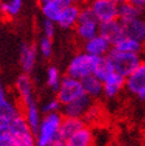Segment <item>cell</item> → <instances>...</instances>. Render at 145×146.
Listing matches in <instances>:
<instances>
[{"mask_svg": "<svg viewBox=\"0 0 145 146\" xmlns=\"http://www.w3.org/2000/svg\"><path fill=\"white\" fill-rule=\"evenodd\" d=\"M99 61L100 58L87 54L83 50L78 51V52L70 57V60L67 64L66 75L82 81V80L94 75Z\"/></svg>", "mask_w": 145, "mask_h": 146, "instance_id": "1", "label": "cell"}, {"mask_svg": "<svg viewBox=\"0 0 145 146\" xmlns=\"http://www.w3.org/2000/svg\"><path fill=\"white\" fill-rule=\"evenodd\" d=\"M63 115L62 113L44 114L42 121L36 131V145L49 146L55 140L60 139V131L62 125Z\"/></svg>", "mask_w": 145, "mask_h": 146, "instance_id": "2", "label": "cell"}, {"mask_svg": "<svg viewBox=\"0 0 145 146\" xmlns=\"http://www.w3.org/2000/svg\"><path fill=\"white\" fill-rule=\"evenodd\" d=\"M99 26H100V23L94 17V14L88 7V5L81 6L77 24L74 29L76 38L80 42L84 43L86 40L95 37L96 35H99Z\"/></svg>", "mask_w": 145, "mask_h": 146, "instance_id": "3", "label": "cell"}, {"mask_svg": "<svg viewBox=\"0 0 145 146\" xmlns=\"http://www.w3.org/2000/svg\"><path fill=\"white\" fill-rule=\"evenodd\" d=\"M108 60L111 61L114 71L117 74L124 76L125 78L131 75L137 69V67L143 61V56L136 55V54H128V52H121V51L113 50L108 54Z\"/></svg>", "mask_w": 145, "mask_h": 146, "instance_id": "4", "label": "cell"}, {"mask_svg": "<svg viewBox=\"0 0 145 146\" xmlns=\"http://www.w3.org/2000/svg\"><path fill=\"white\" fill-rule=\"evenodd\" d=\"M83 95H84V90H83L82 81L72 78L68 75L63 76L61 84L56 92V98L61 102L62 106L70 104V102L77 100L78 98Z\"/></svg>", "mask_w": 145, "mask_h": 146, "instance_id": "5", "label": "cell"}, {"mask_svg": "<svg viewBox=\"0 0 145 146\" xmlns=\"http://www.w3.org/2000/svg\"><path fill=\"white\" fill-rule=\"evenodd\" d=\"M12 139L17 146H37L36 145V135L32 129L29 127L23 113L14 118L10 122Z\"/></svg>", "mask_w": 145, "mask_h": 146, "instance_id": "6", "label": "cell"}, {"mask_svg": "<svg viewBox=\"0 0 145 146\" xmlns=\"http://www.w3.org/2000/svg\"><path fill=\"white\" fill-rule=\"evenodd\" d=\"M87 5L100 24L118 19L119 4L115 0H89Z\"/></svg>", "mask_w": 145, "mask_h": 146, "instance_id": "7", "label": "cell"}, {"mask_svg": "<svg viewBox=\"0 0 145 146\" xmlns=\"http://www.w3.org/2000/svg\"><path fill=\"white\" fill-rule=\"evenodd\" d=\"M82 48H83L84 52L89 54L94 57L102 58V57L108 56V54H110L113 49V45L111 42H108L102 36L96 35L95 37H93L88 40H86L84 43H82Z\"/></svg>", "mask_w": 145, "mask_h": 146, "instance_id": "8", "label": "cell"}, {"mask_svg": "<svg viewBox=\"0 0 145 146\" xmlns=\"http://www.w3.org/2000/svg\"><path fill=\"white\" fill-rule=\"evenodd\" d=\"M38 50L37 46L31 43H23L19 50V63L24 74L30 75L37 64Z\"/></svg>", "mask_w": 145, "mask_h": 146, "instance_id": "9", "label": "cell"}, {"mask_svg": "<svg viewBox=\"0 0 145 146\" xmlns=\"http://www.w3.org/2000/svg\"><path fill=\"white\" fill-rule=\"evenodd\" d=\"M93 100L88 98L87 95H83L81 98H78L77 100L70 102L62 106L61 113L64 118H77V119H83V116L86 115L87 111L89 109V107L93 104Z\"/></svg>", "mask_w": 145, "mask_h": 146, "instance_id": "10", "label": "cell"}, {"mask_svg": "<svg viewBox=\"0 0 145 146\" xmlns=\"http://www.w3.org/2000/svg\"><path fill=\"white\" fill-rule=\"evenodd\" d=\"M16 90L18 94V98L21 106H26L30 102L36 101L35 98V88H33V82L30 75L27 74H20L16 80Z\"/></svg>", "mask_w": 145, "mask_h": 146, "instance_id": "11", "label": "cell"}, {"mask_svg": "<svg viewBox=\"0 0 145 146\" xmlns=\"http://www.w3.org/2000/svg\"><path fill=\"white\" fill-rule=\"evenodd\" d=\"M145 87V58L140 64L137 67V69L132 72L131 75H128L125 80V90L130 93L131 95H137L142 88Z\"/></svg>", "mask_w": 145, "mask_h": 146, "instance_id": "12", "label": "cell"}, {"mask_svg": "<svg viewBox=\"0 0 145 146\" xmlns=\"http://www.w3.org/2000/svg\"><path fill=\"white\" fill-rule=\"evenodd\" d=\"M80 11H81V5H71L62 10L61 14L56 20L57 27H61L62 30H72V29H75L78 20Z\"/></svg>", "mask_w": 145, "mask_h": 146, "instance_id": "13", "label": "cell"}, {"mask_svg": "<svg viewBox=\"0 0 145 146\" xmlns=\"http://www.w3.org/2000/svg\"><path fill=\"white\" fill-rule=\"evenodd\" d=\"M99 35L106 38L108 42L112 43V45L117 42L119 38H121L125 35L124 31V24L119 21L118 19H114L106 23H101L99 26Z\"/></svg>", "mask_w": 145, "mask_h": 146, "instance_id": "14", "label": "cell"}, {"mask_svg": "<svg viewBox=\"0 0 145 146\" xmlns=\"http://www.w3.org/2000/svg\"><path fill=\"white\" fill-rule=\"evenodd\" d=\"M125 77L121 76L117 72H114L112 76L108 77L106 81H104V96L107 100L117 99L120 93L125 89Z\"/></svg>", "mask_w": 145, "mask_h": 146, "instance_id": "15", "label": "cell"}, {"mask_svg": "<svg viewBox=\"0 0 145 146\" xmlns=\"http://www.w3.org/2000/svg\"><path fill=\"white\" fill-rule=\"evenodd\" d=\"M113 50L121 51V52H128V54H136L144 57L145 55V44L138 42L137 39L128 37L124 35L121 38H119L113 44Z\"/></svg>", "mask_w": 145, "mask_h": 146, "instance_id": "16", "label": "cell"}, {"mask_svg": "<svg viewBox=\"0 0 145 146\" xmlns=\"http://www.w3.org/2000/svg\"><path fill=\"white\" fill-rule=\"evenodd\" d=\"M95 143V134L89 126H84L64 140V146H94Z\"/></svg>", "mask_w": 145, "mask_h": 146, "instance_id": "17", "label": "cell"}, {"mask_svg": "<svg viewBox=\"0 0 145 146\" xmlns=\"http://www.w3.org/2000/svg\"><path fill=\"white\" fill-rule=\"evenodd\" d=\"M23 116L25 118L29 127L32 129L33 133H36V131H37L43 118L41 107L38 106L37 101H32L29 105L23 107Z\"/></svg>", "mask_w": 145, "mask_h": 146, "instance_id": "18", "label": "cell"}, {"mask_svg": "<svg viewBox=\"0 0 145 146\" xmlns=\"http://www.w3.org/2000/svg\"><path fill=\"white\" fill-rule=\"evenodd\" d=\"M82 86H83L84 95L90 98L93 101H96L101 96H104V83L96 76L92 75L82 80Z\"/></svg>", "mask_w": 145, "mask_h": 146, "instance_id": "19", "label": "cell"}, {"mask_svg": "<svg viewBox=\"0 0 145 146\" xmlns=\"http://www.w3.org/2000/svg\"><path fill=\"white\" fill-rule=\"evenodd\" d=\"M20 114V107L10 96L0 100V121L11 122L14 118H17Z\"/></svg>", "mask_w": 145, "mask_h": 146, "instance_id": "20", "label": "cell"}, {"mask_svg": "<svg viewBox=\"0 0 145 146\" xmlns=\"http://www.w3.org/2000/svg\"><path fill=\"white\" fill-rule=\"evenodd\" d=\"M125 35L145 44V16H142L124 25Z\"/></svg>", "mask_w": 145, "mask_h": 146, "instance_id": "21", "label": "cell"}, {"mask_svg": "<svg viewBox=\"0 0 145 146\" xmlns=\"http://www.w3.org/2000/svg\"><path fill=\"white\" fill-rule=\"evenodd\" d=\"M86 122L83 119H77V118H64L62 120L61 131H60V138L63 140H67L69 137L78 132L81 128H83Z\"/></svg>", "mask_w": 145, "mask_h": 146, "instance_id": "22", "label": "cell"}, {"mask_svg": "<svg viewBox=\"0 0 145 146\" xmlns=\"http://www.w3.org/2000/svg\"><path fill=\"white\" fill-rule=\"evenodd\" d=\"M142 16H145V12L139 10L138 7H136L132 4L128 3H121L119 4L118 7V20L121 21L122 24H127L130 21H132Z\"/></svg>", "mask_w": 145, "mask_h": 146, "instance_id": "23", "label": "cell"}, {"mask_svg": "<svg viewBox=\"0 0 145 146\" xmlns=\"http://www.w3.org/2000/svg\"><path fill=\"white\" fill-rule=\"evenodd\" d=\"M24 5V0H4L0 4L1 13L6 18H16L19 16Z\"/></svg>", "mask_w": 145, "mask_h": 146, "instance_id": "24", "label": "cell"}, {"mask_svg": "<svg viewBox=\"0 0 145 146\" xmlns=\"http://www.w3.org/2000/svg\"><path fill=\"white\" fill-rule=\"evenodd\" d=\"M62 74H61V70L56 67V65H49L47 68V72H45V82L48 88L51 90V92H57L59 87L61 84L62 81Z\"/></svg>", "mask_w": 145, "mask_h": 146, "instance_id": "25", "label": "cell"}, {"mask_svg": "<svg viewBox=\"0 0 145 146\" xmlns=\"http://www.w3.org/2000/svg\"><path fill=\"white\" fill-rule=\"evenodd\" d=\"M114 68L111 63V61L108 60V57H102L100 58V61L98 63V67L94 72V76H96L100 81H106V80L112 76L114 74Z\"/></svg>", "mask_w": 145, "mask_h": 146, "instance_id": "26", "label": "cell"}, {"mask_svg": "<svg viewBox=\"0 0 145 146\" xmlns=\"http://www.w3.org/2000/svg\"><path fill=\"white\" fill-rule=\"evenodd\" d=\"M104 116V109L99 104H95V101L92 104V106L89 107V109L87 111L86 115L83 116V120L86 122L87 126L89 125H94V123H98Z\"/></svg>", "mask_w": 145, "mask_h": 146, "instance_id": "27", "label": "cell"}, {"mask_svg": "<svg viewBox=\"0 0 145 146\" xmlns=\"http://www.w3.org/2000/svg\"><path fill=\"white\" fill-rule=\"evenodd\" d=\"M37 50L38 54L43 57V58H50L54 54V43L53 39L47 38V37H42L38 40L37 44Z\"/></svg>", "mask_w": 145, "mask_h": 146, "instance_id": "28", "label": "cell"}, {"mask_svg": "<svg viewBox=\"0 0 145 146\" xmlns=\"http://www.w3.org/2000/svg\"><path fill=\"white\" fill-rule=\"evenodd\" d=\"M61 109H62V105H61V102L57 100L56 96L47 100L41 107V111H42L43 115L44 114H53V113H61Z\"/></svg>", "mask_w": 145, "mask_h": 146, "instance_id": "29", "label": "cell"}, {"mask_svg": "<svg viewBox=\"0 0 145 146\" xmlns=\"http://www.w3.org/2000/svg\"><path fill=\"white\" fill-rule=\"evenodd\" d=\"M56 29H57L56 23H54V21H51V20H48V19L43 18L42 23H41V32H42L43 37H47V38L53 39L55 33H56Z\"/></svg>", "mask_w": 145, "mask_h": 146, "instance_id": "30", "label": "cell"}, {"mask_svg": "<svg viewBox=\"0 0 145 146\" xmlns=\"http://www.w3.org/2000/svg\"><path fill=\"white\" fill-rule=\"evenodd\" d=\"M10 139H12L10 122L0 121V143L5 140H10Z\"/></svg>", "mask_w": 145, "mask_h": 146, "instance_id": "31", "label": "cell"}, {"mask_svg": "<svg viewBox=\"0 0 145 146\" xmlns=\"http://www.w3.org/2000/svg\"><path fill=\"white\" fill-rule=\"evenodd\" d=\"M118 4L121 3H128V4H132L136 7H138L139 10H142L143 12H145V0H115Z\"/></svg>", "mask_w": 145, "mask_h": 146, "instance_id": "32", "label": "cell"}, {"mask_svg": "<svg viewBox=\"0 0 145 146\" xmlns=\"http://www.w3.org/2000/svg\"><path fill=\"white\" fill-rule=\"evenodd\" d=\"M7 96H9V93H7L6 88H5V86L1 81V78H0V100H3V99H6Z\"/></svg>", "mask_w": 145, "mask_h": 146, "instance_id": "33", "label": "cell"}, {"mask_svg": "<svg viewBox=\"0 0 145 146\" xmlns=\"http://www.w3.org/2000/svg\"><path fill=\"white\" fill-rule=\"evenodd\" d=\"M136 98L138 99L140 102H144V104H145V87H144V88H142L138 93H137Z\"/></svg>", "mask_w": 145, "mask_h": 146, "instance_id": "34", "label": "cell"}, {"mask_svg": "<svg viewBox=\"0 0 145 146\" xmlns=\"http://www.w3.org/2000/svg\"><path fill=\"white\" fill-rule=\"evenodd\" d=\"M0 146H17V145H16V143L13 141V139H10V140L1 141L0 143Z\"/></svg>", "mask_w": 145, "mask_h": 146, "instance_id": "35", "label": "cell"}, {"mask_svg": "<svg viewBox=\"0 0 145 146\" xmlns=\"http://www.w3.org/2000/svg\"><path fill=\"white\" fill-rule=\"evenodd\" d=\"M49 146H64V140L60 138V139H57V140H55L54 143H51Z\"/></svg>", "mask_w": 145, "mask_h": 146, "instance_id": "36", "label": "cell"}, {"mask_svg": "<svg viewBox=\"0 0 145 146\" xmlns=\"http://www.w3.org/2000/svg\"><path fill=\"white\" fill-rule=\"evenodd\" d=\"M37 1H38L39 6H43V5H45V4H49V3L54 1V0H37Z\"/></svg>", "mask_w": 145, "mask_h": 146, "instance_id": "37", "label": "cell"}, {"mask_svg": "<svg viewBox=\"0 0 145 146\" xmlns=\"http://www.w3.org/2000/svg\"><path fill=\"white\" fill-rule=\"evenodd\" d=\"M114 146H128L126 144H117V145H114Z\"/></svg>", "mask_w": 145, "mask_h": 146, "instance_id": "38", "label": "cell"}, {"mask_svg": "<svg viewBox=\"0 0 145 146\" xmlns=\"http://www.w3.org/2000/svg\"><path fill=\"white\" fill-rule=\"evenodd\" d=\"M0 4H1V0H0Z\"/></svg>", "mask_w": 145, "mask_h": 146, "instance_id": "39", "label": "cell"}]
</instances>
